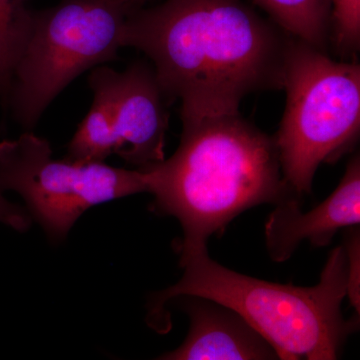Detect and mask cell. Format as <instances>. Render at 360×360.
<instances>
[{"instance_id": "ba28073f", "label": "cell", "mask_w": 360, "mask_h": 360, "mask_svg": "<svg viewBox=\"0 0 360 360\" xmlns=\"http://www.w3.org/2000/svg\"><path fill=\"white\" fill-rule=\"evenodd\" d=\"M265 224V241L276 262L290 259L303 241L321 248L328 245L341 229L360 222V161L354 156L340 184L314 210L303 212L298 198L276 205Z\"/></svg>"}, {"instance_id": "8992f818", "label": "cell", "mask_w": 360, "mask_h": 360, "mask_svg": "<svg viewBox=\"0 0 360 360\" xmlns=\"http://www.w3.org/2000/svg\"><path fill=\"white\" fill-rule=\"evenodd\" d=\"M0 188L20 194L32 219L56 243L89 208L148 193L143 170L54 160L49 141L32 132L0 142Z\"/></svg>"}, {"instance_id": "6da1fadb", "label": "cell", "mask_w": 360, "mask_h": 360, "mask_svg": "<svg viewBox=\"0 0 360 360\" xmlns=\"http://www.w3.org/2000/svg\"><path fill=\"white\" fill-rule=\"evenodd\" d=\"M292 39L245 0H167L127 14L122 32L181 118L238 112L253 92L283 89Z\"/></svg>"}, {"instance_id": "5bb4252c", "label": "cell", "mask_w": 360, "mask_h": 360, "mask_svg": "<svg viewBox=\"0 0 360 360\" xmlns=\"http://www.w3.org/2000/svg\"><path fill=\"white\" fill-rule=\"evenodd\" d=\"M32 217L27 210L7 200L0 188V224L11 227L14 231L25 232L32 224Z\"/></svg>"}, {"instance_id": "2e32d148", "label": "cell", "mask_w": 360, "mask_h": 360, "mask_svg": "<svg viewBox=\"0 0 360 360\" xmlns=\"http://www.w3.org/2000/svg\"><path fill=\"white\" fill-rule=\"evenodd\" d=\"M27 1H28V0H27Z\"/></svg>"}, {"instance_id": "30bf717a", "label": "cell", "mask_w": 360, "mask_h": 360, "mask_svg": "<svg viewBox=\"0 0 360 360\" xmlns=\"http://www.w3.org/2000/svg\"><path fill=\"white\" fill-rule=\"evenodd\" d=\"M279 28L316 49H326L331 33L329 0H253Z\"/></svg>"}, {"instance_id": "5b68a950", "label": "cell", "mask_w": 360, "mask_h": 360, "mask_svg": "<svg viewBox=\"0 0 360 360\" xmlns=\"http://www.w3.org/2000/svg\"><path fill=\"white\" fill-rule=\"evenodd\" d=\"M125 18L108 0H63L33 13L6 98L16 120L32 129L78 75L117 58Z\"/></svg>"}, {"instance_id": "4fadbf2b", "label": "cell", "mask_w": 360, "mask_h": 360, "mask_svg": "<svg viewBox=\"0 0 360 360\" xmlns=\"http://www.w3.org/2000/svg\"><path fill=\"white\" fill-rule=\"evenodd\" d=\"M347 255V296L359 312V232L347 238L345 245Z\"/></svg>"}, {"instance_id": "52a82bcc", "label": "cell", "mask_w": 360, "mask_h": 360, "mask_svg": "<svg viewBox=\"0 0 360 360\" xmlns=\"http://www.w3.org/2000/svg\"><path fill=\"white\" fill-rule=\"evenodd\" d=\"M89 84L110 111L115 155L139 169L165 160L167 96L153 66L139 61L122 72L96 66L90 73Z\"/></svg>"}, {"instance_id": "9a60e30c", "label": "cell", "mask_w": 360, "mask_h": 360, "mask_svg": "<svg viewBox=\"0 0 360 360\" xmlns=\"http://www.w3.org/2000/svg\"><path fill=\"white\" fill-rule=\"evenodd\" d=\"M108 1L120 7L125 13L129 14L135 9H139L148 0H108Z\"/></svg>"}, {"instance_id": "3957f363", "label": "cell", "mask_w": 360, "mask_h": 360, "mask_svg": "<svg viewBox=\"0 0 360 360\" xmlns=\"http://www.w3.org/2000/svg\"><path fill=\"white\" fill-rule=\"evenodd\" d=\"M180 281L151 297L148 322L158 333L170 328L168 302L179 296L208 298L233 309L276 349L279 359H338L355 322L345 321L347 292L345 245L331 251L321 281L311 288L272 283L238 274L212 259L207 248L181 252Z\"/></svg>"}, {"instance_id": "277c9868", "label": "cell", "mask_w": 360, "mask_h": 360, "mask_svg": "<svg viewBox=\"0 0 360 360\" xmlns=\"http://www.w3.org/2000/svg\"><path fill=\"white\" fill-rule=\"evenodd\" d=\"M283 89L285 110L274 141L284 179L302 198L321 165L340 158L359 136L360 66L293 37Z\"/></svg>"}, {"instance_id": "7a4b0ae2", "label": "cell", "mask_w": 360, "mask_h": 360, "mask_svg": "<svg viewBox=\"0 0 360 360\" xmlns=\"http://www.w3.org/2000/svg\"><path fill=\"white\" fill-rule=\"evenodd\" d=\"M181 120L174 155L141 168L153 210L181 225L180 252L206 248L212 234L255 206L300 200L284 179L274 139L239 112Z\"/></svg>"}, {"instance_id": "8fae6325", "label": "cell", "mask_w": 360, "mask_h": 360, "mask_svg": "<svg viewBox=\"0 0 360 360\" xmlns=\"http://www.w3.org/2000/svg\"><path fill=\"white\" fill-rule=\"evenodd\" d=\"M27 0H0V96L7 98L14 66L32 26Z\"/></svg>"}, {"instance_id": "7c38bea8", "label": "cell", "mask_w": 360, "mask_h": 360, "mask_svg": "<svg viewBox=\"0 0 360 360\" xmlns=\"http://www.w3.org/2000/svg\"><path fill=\"white\" fill-rule=\"evenodd\" d=\"M331 33L340 51H356L360 42V0H329Z\"/></svg>"}, {"instance_id": "9c48e42d", "label": "cell", "mask_w": 360, "mask_h": 360, "mask_svg": "<svg viewBox=\"0 0 360 360\" xmlns=\"http://www.w3.org/2000/svg\"><path fill=\"white\" fill-rule=\"evenodd\" d=\"M175 300L188 315L191 328L179 348L158 359H279L269 341L233 309L200 296Z\"/></svg>"}]
</instances>
